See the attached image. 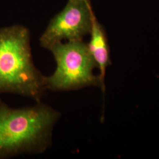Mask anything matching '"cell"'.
Here are the masks:
<instances>
[{
    "instance_id": "3957f363",
    "label": "cell",
    "mask_w": 159,
    "mask_h": 159,
    "mask_svg": "<svg viewBox=\"0 0 159 159\" xmlns=\"http://www.w3.org/2000/svg\"><path fill=\"white\" fill-rule=\"evenodd\" d=\"M56 62L54 72L45 77L47 90L75 91L90 86L102 87L97 68L87 44L82 41H65L48 49Z\"/></svg>"
},
{
    "instance_id": "277c9868",
    "label": "cell",
    "mask_w": 159,
    "mask_h": 159,
    "mask_svg": "<svg viewBox=\"0 0 159 159\" xmlns=\"http://www.w3.org/2000/svg\"><path fill=\"white\" fill-rule=\"evenodd\" d=\"M94 16L90 0H68L40 36V46L48 50L64 41L83 40L90 34Z\"/></svg>"
},
{
    "instance_id": "6da1fadb",
    "label": "cell",
    "mask_w": 159,
    "mask_h": 159,
    "mask_svg": "<svg viewBox=\"0 0 159 159\" xmlns=\"http://www.w3.org/2000/svg\"><path fill=\"white\" fill-rule=\"evenodd\" d=\"M61 116L43 102L14 108L0 100V159L46 152Z\"/></svg>"
},
{
    "instance_id": "7a4b0ae2",
    "label": "cell",
    "mask_w": 159,
    "mask_h": 159,
    "mask_svg": "<svg viewBox=\"0 0 159 159\" xmlns=\"http://www.w3.org/2000/svg\"><path fill=\"white\" fill-rule=\"evenodd\" d=\"M29 29L22 25L0 28V94L29 97L36 102L47 91L45 75L34 64Z\"/></svg>"
},
{
    "instance_id": "5b68a950",
    "label": "cell",
    "mask_w": 159,
    "mask_h": 159,
    "mask_svg": "<svg viewBox=\"0 0 159 159\" xmlns=\"http://www.w3.org/2000/svg\"><path fill=\"white\" fill-rule=\"evenodd\" d=\"M90 40L87 46L97 68L99 70L98 74L101 83V89L102 92L105 91V76L106 70L111 64L110 50L107 38L102 25L97 21L96 17L94 16L92 21Z\"/></svg>"
}]
</instances>
